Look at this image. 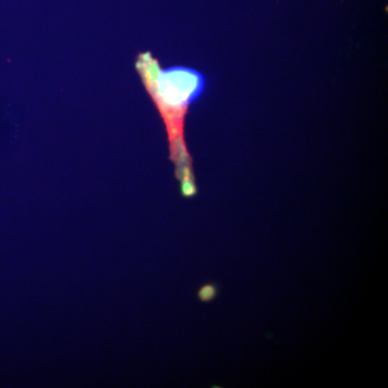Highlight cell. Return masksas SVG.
<instances>
[{"label": "cell", "mask_w": 388, "mask_h": 388, "mask_svg": "<svg viewBox=\"0 0 388 388\" xmlns=\"http://www.w3.org/2000/svg\"><path fill=\"white\" fill-rule=\"evenodd\" d=\"M203 80L197 72L186 68H172L157 74L155 90L165 107H184L201 93Z\"/></svg>", "instance_id": "obj_1"}]
</instances>
